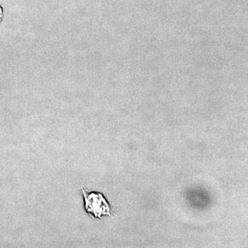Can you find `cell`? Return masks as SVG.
Masks as SVG:
<instances>
[{"label":"cell","instance_id":"2","mask_svg":"<svg viewBox=\"0 0 248 248\" xmlns=\"http://www.w3.org/2000/svg\"><path fill=\"white\" fill-rule=\"evenodd\" d=\"M3 16H4V14H3V9L1 8V6H0V22L2 21Z\"/></svg>","mask_w":248,"mask_h":248},{"label":"cell","instance_id":"1","mask_svg":"<svg viewBox=\"0 0 248 248\" xmlns=\"http://www.w3.org/2000/svg\"><path fill=\"white\" fill-rule=\"evenodd\" d=\"M81 192L84 198V209L86 213L99 218L110 215V205L102 193L95 192H88L84 190H82Z\"/></svg>","mask_w":248,"mask_h":248}]
</instances>
